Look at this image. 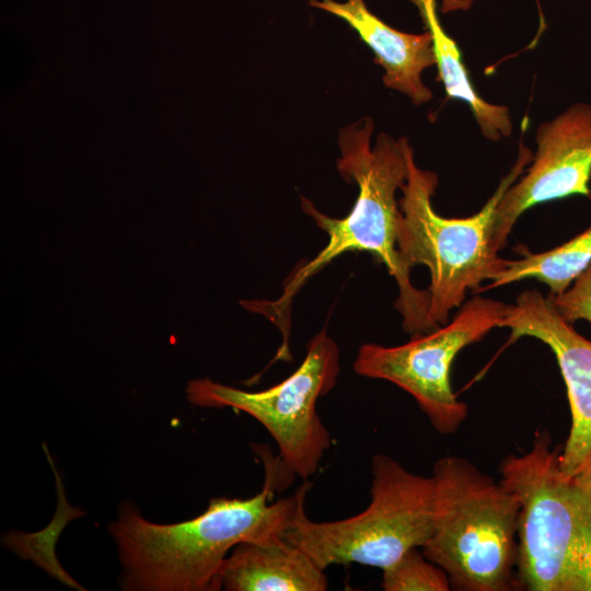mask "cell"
I'll use <instances>...</instances> for the list:
<instances>
[{"label": "cell", "mask_w": 591, "mask_h": 591, "mask_svg": "<svg viewBox=\"0 0 591 591\" xmlns=\"http://www.w3.org/2000/svg\"><path fill=\"white\" fill-rule=\"evenodd\" d=\"M373 130V120L362 117L343 127L338 134L340 158L337 170L346 182L358 186L357 199L346 217H328L310 199L301 197L302 210L326 232L327 244L288 277L278 299L241 302L248 311L266 316L281 332L282 343L270 364L291 359L288 341L296 294L311 277L347 252L372 254L395 279L398 288L395 308L403 316L405 332L426 334L440 327L429 315L428 289L419 290L412 283L410 271L403 265L397 250L402 211L395 193L407 177L405 144L408 139H394L381 132L371 144Z\"/></svg>", "instance_id": "cell-1"}, {"label": "cell", "mask_w": 591, "mask_h": 591, "mask_svg": "<svg viewBox=\"0 0 591 591\" xmlns=\"http://www.w3.org/2000/svg\"><path fill=\"white\" fill-rule=\"evenodd\" d=\"M266 480L253 497L212 498L199 515L158 524L131 505L108 526L118 546L124 590L217 591L230 552L243 542H267L283 533L304 510L312 484L306 479L287 498L273 501L275 478L264 461Z\"/></svg>", "instance_id": "cell-2"}, {"label": "cell", "mask_w": 591, "mask_h": 591, "mask_svg": "<svg viewBox=\"0 0 591 591\" xmlns=\"http://www.w3.org/2000/svg\"><path fill=\"white\" fill-rule=\"evenodd\" d=\"M559 451L540 431L529 451L499 465L520 502L517 589L591 591V473L564 475Z\"/></svg>", "instance_id": "cell-3"}, {"label": "cell", "mask_w": 591, "mask_h": 591, "mask_svg": "<svg viewBox=\"0 0 591 591\" xmlns=\"http://www.w3.org/2000/svg\"><path fill=\"white\" fill-rule=\"evenodd\" d=\"M432 531L421 551L442 568L451 589H517L520 502L502 482L459 455L432 468Z\"/></svg>", "instance_id": "cell-4"}, {"label": "cell", "mask_w": 591, "mask_h": 591, "mask_svg": "<svg viewBox=\"0 0 591 591\" xmlns=\"http://www.w3.org/2000/svg\"><path fill=\"white\" fill-rule=\"evenodd\" d=\"M407 177L398 200L402 216L397 229V250L403 265L412 271L425 265L430 273L429 315L439 326L449 322L453 309L460 308L468 290L485 280H495L507 267L491 247L496 208L507 189L524 173L533 154L522 140L518 158L483 208L467 218H444L431 202L438 176L420 169L414 150L406 141Z\"/></svg>", "instance_id": "cell-5"}, {"label": "cell", "mask_w": 591, "mask_h": 591, "mask_svg": "<svg viewBox=\"0 0 591 591\" xmlns=\"http://www.w3.org/2000/svg\"><path fill=\"white\" fill-rule=\"evenodd\" d=\"M370 503L360 513L316 522L302 510L283 537L324 570L360 564L384 569L413 547H422L433 522V479L406 470L395 459L374 454Z\"/></svg>", "instance_id": "cell-6"}, {"label": "cell", "mask_w": 591, "mask_h": 591, "mask_svg": "<svg viewBox=\"0 0 591 591\" xmlns=\"http://www.w3.org/2000/svg\"><path fill=\"white\" fill-rule=\"evenodd\" d=\"M339 371L338 346L323 329L309 341L298 369L266 390L247 392L205 378L189 381L186 395L193 405L232 407L255 418L275 440L281 464L306 480L332 447L316 402L332 391Z\"/></svg>", "instance_id": "cell-7"}, {"label": "cell", "mask_w": 591, "mask_h": 591, "mask_svg": "<svg viewBox=\"0 0 591 591\" xmlns=\"http://www.w3.org/2000/svg\"><path fill=\"white\" fill-rule=\"evenodd\" d=\"M506 305L475 296L462 303L451 322L416 334L406 344H363L354 361V371L397 385L414 397L436 431L452 434L467 416L466 404L451 386L452 363L463 348L499 327Z\"/></svg>", "instance_id": "cell-8"}, {"label": "cell", "mask_w": 591, "mask_h": 591, "mask_svg": "<svg viewBox=\"0 0 591 591\" xmlns=\"http://www.w3.org/2000/svg\"><path fill=\"white\" fill-rule=\"evenodd\" d=\"M537 149L525 169L500 199L490 244L502 250L519 217L538 204L590 194L591 105L577 103L536 131Z\"/></svg>", "instance_id": "cell-9"}, {"label": "cell", "mask_w": 591, "mask_h": 591, "mask_svg": "<svg viewBox=\"0 0 591 591\" xmlns=\"http://www.w3.org/2000/svg\"><path fill=\"white\" fill-rule=\"evenodd\" d=\"M499 327L510 328L512 340L536 338L554 354L571 415L558 454L559 468L566 476L591 473V340L558 315L551 296L537 290L523 291L513 304H507Z\"/></svg>", "instance_id": "cell-10"}, {"label": "cell", "mask_w": 591, "mask_h": 591, "mask_svg": "<svg viewBox=\"0 0 591 591\" xmlns=\"http://www.w3.org/2000/svg\"><path fill=\"white\" fill-rule=\"evenodd\" d=\"M309 4L340 18L359 34L384 69L385 86L407 95L416 105L431 100L432 92L421 80L422 71L436 65L428 32L397 31L374 15L363 0H309Z\"/></svg>", "instance_id": "cell-11"}, {"label": "cell", "mask_w": 591, "mask_h": 591, "mask_svg": "<svg viewBox=\"0 0 591 591\" xmlns=\"http://www.w3.org/2000/svg\"><path fill=\"white\" fill-rule=\"evenodd\" d=\"M228 591H325L328 580L305 552L283 535L243 542L228 555L221 572Z\"/></svg>", "instance_id": "cell-12"}, {"label": "cell", "mask_w": 591, "mask_h": 591, "mask_svg": "<svg viewBox=\"0 0 591 591\" xmlns=\"http://www.w3.org/2000/svg\"><path fill=\"white\" fill-rule=\"evenodd\" d=\"M419 10L432 48L442 81L449 97L465 102L483 134L489 140L509 137L512 123L509 109L482 99L473 86L456 42L442 28L436 12V0H410Z\"/></svg>", "instance_id": "cell-13"}, {"label": "cell", "mask_w": 591, "mask_h": 591, "mask_svg": "<svg viewBox=\"0 0 591 591\" xmlns=\"http://www.w3.org/2000/svg\"><path fill=\"white\" fill-rule=\"evenodd\" d=\"M591 265V223L569 241L541 253H525L508 260L506 269L485 289L533 278L545 283L552 296L564 292Z\"/></svg>", "instance_id": "cell-14"}, {"label": "cell", "mask_w": 591, "mask_h": 591, "mask_svg": "<svg viewBox=\"0 0 591 591\" xmlns=\"http://www.w3.org/2000/svg\"><path fill=\"white\" fill-rule=\"evenodd\" d=\"M384 591H449L445 571L428 559L420 547L405 552L396 561L382 569Z\"/></svg>", "instance_id": "cell-15"}, {"label": "cell", "mask_w": 591, "mask_h": 591, "mask_svg": "<svg viewBox=\"0 0 591 591\" xmlns=\"http://www.w3.org/2000/svg\"><path fill=\"white\" fill-rule=\"evenodd\" d=\"M558 315L573 324L584 320L591 323V265L557 296L549 294Z\"/></svg>", "instance_id": "cell-16"}, {"label": "cell", "mask_w": 591, "mask_h": 591, "mask_svg": "<svg viewBox=\"0 0 591 591\" xmlns=\"http://www.w3.org/2000/svg\"><path fill=\"white\" fill-rule=\"evenodd\" d=\"M457 7H462V1L461 0H444V7H443V10H451V9H455Z\"/></svg>", "instance_id": "cell-17"}]
</instances>
